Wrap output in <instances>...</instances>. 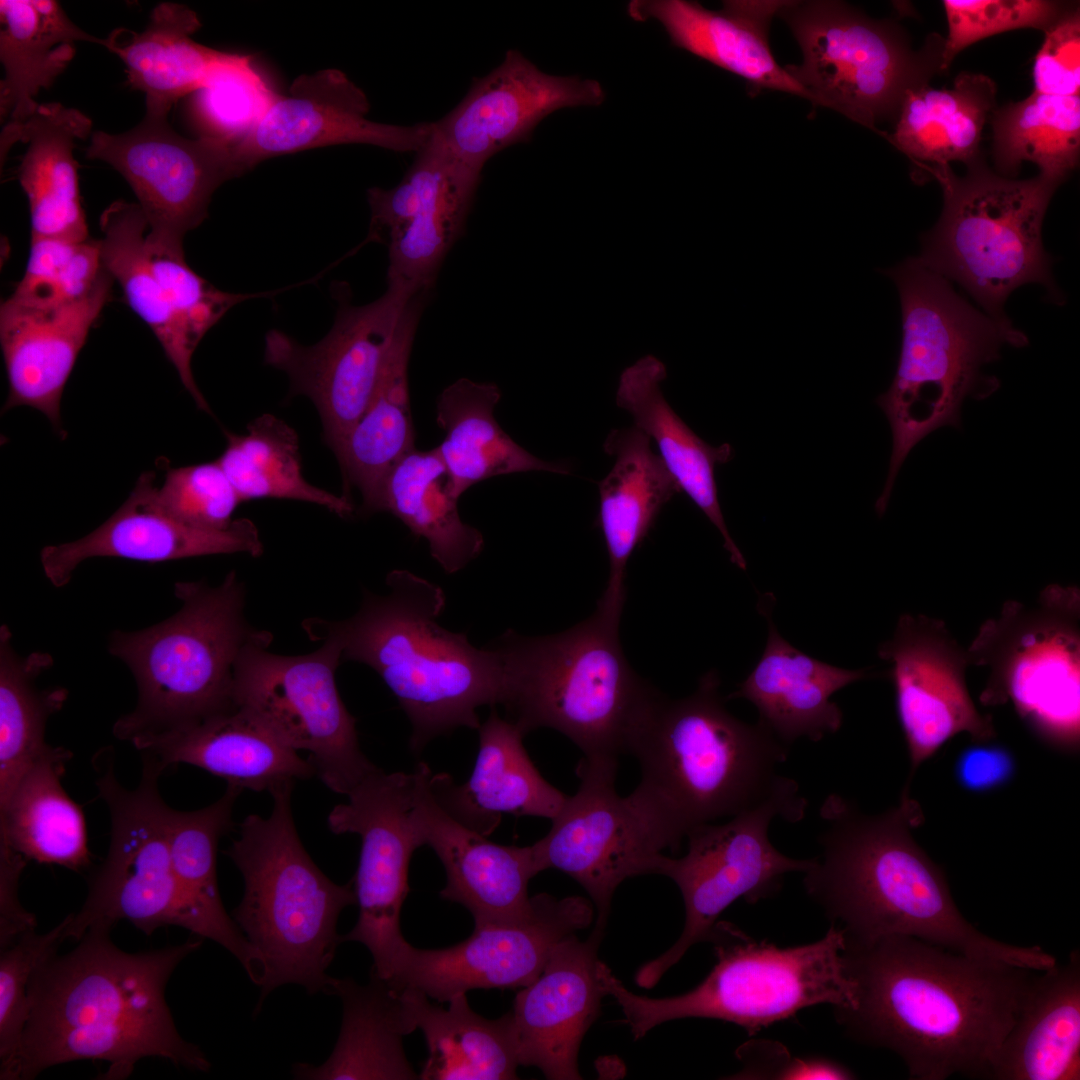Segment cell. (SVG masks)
<instances>
[{"label": "cell", "mask_w": 1080, "mask_h": 1080, "mask_svg": "<svg viewBox=\"0 0 1080 1080\" xmlns=\"http://www.w3.org/2000/svg\"><path fill=\"white\" fill-rule=\"evenodd\" d=\"M1080 953L1034 971L989 1079L1078 1080L1080 1077Z\"/></svg>", "instance_id": "cell-36"}, {"label": "cell", "mask_w": 1080, "mask_h": 1080, "mask_svg": "<svg viewBox=\"0 0 1080 1080\" xmlns=\"http://www.w3.org/2000/svg\"><path fill=\"white\" fill-rule=\"evenodd\" d=\"M1 120L24 123L37 109L35 96L50 87L75 55L74 43L105 46V39L76 26L51 0L0 1Z\"/></svg>", "instance_id": "cell-44"}, {"label": "cell", "mask_w": 1080, "mask_h": 1080, "mask_svg": "<svg viewBox=\"0 0 1080 1080\" xmlns=\"http://www.w3.org/2000/svg\"><path fill=\"white\" fill-rule=\"evenodd\" d=\"M1033 65L1034 91L1056 96H1079L1080 13L1078 5L1045 32Z\"/></svg>", "instance_id": "cell-59"}, {"label": "cell", "mask_w": 1080, "mask_h": 1080, "mask_svg": "<svg viewBox=\"0 0 1080 1080\" xmlns=\"http://www.w3.org/2000/svg\"><path fill=\"white\" fill-rule=\"evenodd\" d=\"M844 936V935H843ZM852 1039L891 1050L918 1080L988 1078L1036 970L973 958L910 936L844 937Z\"/></svg>", "instance_id": "cell-1"}, {"label": "cell", "mask_w": 1080, "mask_h": 1080, "mask_svg": "<svg viewBox=\"0 0 1080 1080\" xmlns=\"http://www.w3.org/2000/svg\"><path fill=\"white\" fill-rule=\"evenodd\" d=\"M665 377L666 368L659 359L652 355L639 359L622 372L616 404L628 412L635 427L654 440L681 492L718 529L731 562L745 570L746 561L725 523L715 480L716 466L732 459L733 448L727 443L709 445L688 427L662 394L660 383Z\"/></svg>", "instance_id": "cell-37"}, {"label": "cell", "mask_w": 1080, "mask_h": 1080, "mask_svg": "<svg viewBox=\"0 0 1080 1080\" xmlns=\"http://www.w3.org/2000/svg\"><path fill=\"white\" fill-rule=\"evenodd\" d=\"M402 991L429 1052L419 1079L518 1078L520 1064L512 1011L497 1019H486L471 1009L466 993L453 996L444 1009L431 1004L418 989Z\"/></svg>", "instance_id": "cell-45"}, {"label": "cell", "mask_w": 1080, "mask_h": 1080, "mask_svg": "<svg viewBox=\"0 0 1080 1080\" xmlns=\"http://www.w3.org/2000/svg\"><path fill=\"white\" fill-rule=\"evenodd\" d=\"M787 1L730 0L709 10L686 0H633L635 21L659 22L671 43L745 79L756 91L778 90L806 98L803 89L775 60L769 29Z\"/></svg>", "instance_id": "cell-30"}, {"label": "cell", "mask_w": 1080, "mask_h": 1080, "mask_svg": "<svg viewBox=\"0 0 1080 1080\" xmlns=\"http://www.w3.org/2000/svg\"><path fill=\"white\" fill-rule=\"evenodd\" d=\"M995 82L981 73L960 72L950 89L929 84L909 91L885 138L904 153L920 180L927 169L952 161L966 165L980 155L983 128L996 104Z\"/></svg>", "instance_id": "cell-39"}, {"label": "cell", "mask_w": 1080, "mask_h": 1080, "mask_svg": "<svg viewBox=\"0 0 1080 1080\" xmlns=\"http://www.w3.org/2000/svg\"><path fill=\"white\" fill-rule=\"evenodd\" d=\"M104 269L98 240L31 239L24 275L9 299L37 308L75 302L93 290Z\"/></svg>", "instance_id": "cell-52"}, {"label": "cell", "mask_w": 1080, "mask_h": 1080, "mask_svg": "<svg viewBox=\"0 0 1080 1080\" xmlns=\"http://www.w3.org/2000/svg\"><path fill=\"white\" fill-rule=\"evenodd\" d=\"M141 754V778L134 789L125 788L117 779L111 753L96 760L101 769L96 785L110 814V843L83 906L70 914L66 939L79 941L88 931L110 932L121 920L146 935L164 926L192 932L171 859L170 807L158 788L166 768L155 756Z\"/></svg>", "instance_id": "cell-13"}, {"label": "cell", "mask_w": 1080, "mask_h": 1080, "mask_svg": "<svg viewBox=\"0 0 1080 1080\" xmlns=\"http://www.w3.org/2000/svg\"><path fill=\"white\" fill-rule=\"evenodd\" d=\"M948 24L942 71L966 47L993 35L1032 28L1045 32L1076 4L1050 0H944Z\"/></svg>", "instance_id": "cell-56"}, {"label": "cell", "mask_w": 1080, "mask_h": 1080, "mask_svg": "<svg viewBox=\"0 0 1080 1080\" xmlns=\"http://www.w3.org/2000/svg\"><path fill=\"white\" fill-rule=\"evenodd\" d=\"M1038 610L1009 607L985 627L975 647L989 648L994 671L981 700H1010L1045 741L1066 750L1079 743V632L1060 592Z\"/></svg>", "instance_id": "cell-20"}, {"label": "cell", "mask_w": 1080, "mask_h": 1080, "mask_svg": "<svg viewBox=\"0 0 1080 1080\" xmlns=\"http://www.w3.org/2000/svg\"><path fill=\"white\" fill-rule=\"evenodd\" d=\"M603 450L614 458L599 483V515L609 559V577L597 608L621 617L627 562L647 537L663 506L681 492L651 439L634 425L614 429Z\"/></svg>", "instance_id": "cell-34"}, {"label": "cell", "mask_w": 1080, "mask_h": 1080, "mask_svg": "<svg viewBox=\"0 0 1080 1080\" xmlns=\"http://www.w3.org/2000/svg\"><path fill=\"white\" fill-rule=\"evenodd\" d=\"M479 747L473 772L463 784L447 773L428 778L439 806L463 826L488 837L503 814L552 820L567 795L540 774L527 753L525 734L494 707L478 729Z\"/></svg>", "instance_id": "cell-29"}, {"label": "cell", "mask_w": 1080, "mask_h": 1080, "mask_svg": "<svg viewBox=\"0 0 1080 1080\" xmlns=\"http://www.w3.org/2000/svg\"><path fill=\"white\" fill-rule=\"evenodd\" d=\"M604 930L555 945L541 974L517 993L512 1010L518 1059L550 1080L581 1079L578 1053L605 996L597 975Z\"/></svg>", "instance_id": "cell-26"}, {"label": "cell", "mask_w": 1080, "mask_h": 1080, "mask_svg": "<svg viewBox=\"0 0 1080 1080\" xmlns=\"http://www.w3.org/2000/svg\"><path fill=\"white\" fill-rule=\"evenodd\" d=\"M883 273L898 289L902 341L894 378L876 399L892 434L888 474L875 504L879 515L910 451L939 428L961 429L965 399L983 400L999 388L998 378L986 375L983 366L998 360L1005 345L1028 344L1008 318L974 308L918 257Z\"/></svg>", "instance_id": "cell-6"}, {"label": "cell", "mask_w": 1080, "mask_h": 1080, "mask_svg": "<svg viewBox=\"0 0 1080 1080\" xmlns=\"http://www.w3.org/2000/svg\"><path fill=\"white\" fill-rule=\"evenodd\" d=\"M452 156L436 139L433 130L401 182L393 188L367 191L371 218L365 243L387 242L389 236L410 222L444 177Z\"/></svg>", "instance_id": "cell-58"}, {"label": "cell", "mask_w": 1080, "mask_h": 1080, "mask_svg": "<svg viewBox=\"0 0 1080 1080\" xmlns=\"http://www.w3.org/2000/svg\"><path fill=\"white\" fill-rule=\"evenodd\" d=\"M27 861L11 848L0 847V950L37 926L35 915L21 905L18 897Z\"/></svg>", "instance_id": "cell-62"}, {"label": "cell", "mask_w": 1080, "mask_h": 1080, "mask_svg": "<svg viewBox=\"0 0 1080 1080\" xmlns=\"http://www.w3.org/2000/svg\"><path fill=\"white\" fill-rule=\"evenodd\" d=\"M105 268V267H104ZM113 277L104 269L84 298L53 307L6 299L0 308V343L9 393L4 411L28 406L64 434L61 398L89 332L110 300Z\"/></svg>", "instance_id": "cell-28"}, {"label": "cell", "mask_w": 1080, "mask_h": 1080, "mask_svg": "<svg viewBox=\"0 0 1080 1080\" xmlns=\"http://www.w3.org/2000/svg\"><path fill=\"white\" fill-rule=\"evenodd\" d=\"M166 112L146 111L124 133H92L89 159L104 161L128 182L147 223L149 238L183 245L207 217L215 190L244 172L236 142L213 135L190 139L169 124Z\"/></svg>", "instance_id": "cell-19"}, {"label": "cell", "mask_w": 1080, "mask_h": 1080, "mask_svg": "<svg viewBox=\"0 0 1080 1080\" xmlns=\"http://www.w3.org/2000/svg\"><path fill=\"white\" fill-rule=\"evenodd\" d=\"M480 175L452 157L420 211L387 239V281L430 289L443 258L463 229Z\"/></svg>", "instance_id": "cell-51"}, {"label": "cell", "mask_w": 1080, "mask_h": 1080, "mask_svg": "<svg viewBox=\"0 0 1080 1080\" xmlns=\"http://www.w3.org/2000/svg\"><path fill=\"white\" fill-rule=\"evenodd\" d=\"M227 445L217 462L243 501L264 498L314 503L340 517L353 506L347 496L316 487L305 479L296 431L272 414L247 425L243 435L226 432Z\"/></svg>", "instance_id": "cell-49"}, {"label": "cell", "mask_w": 1080, "mask_h": 1080, "mask_svg": "<svg viewBox=\"0 0 1080 1080\" xmlns=\"http://www.w3.org/2000/svg\"><path fill=\"white\" fill-rule=\"evenodd\" d=\"M386 584L385 595L364 592L352 617L309 618L303 628L312 640L335 638L342 662L365 664L381 677L411 723L414 753L456 728L478 730L477 709L502 701L499 653L493 646L475 647L466 634L438 623L446 606L440 586L398 569Z\"/></svg>", "instance_id": "cell-4"}, {"label": "cell", "mask_w": 1080, "mask_h": 1080, "mask_svg": "<svg viewBox=\"0 0 1080 1080\" xmlns=\"http://www.w3.org/2000/svg\"><path fill=\"white\" fill-rule=\"evenodd\" d=\"M778 15L801 48L802 63L785 69L806 99L881 135L877 124L895 120L906 94L942 72L936 33L913 50L898 24L840 1H787Z\"/></svg>", "instance_id": "cell-12"}, {"label": "cell", "mask_w": 1080, "mask_h": 1080, "mask_svg": "<svg viewBox=\"0 0 1080 1080\" xmlns=\"http://www.w3.org/2000/svg\"><path fill=\"white\" fill-rule=\"evenodd\" d=\"M232 553L252 557L263 553V543L253 521L234 519L228 528L221 530L183 522L162 508L157 499L155 475L145 472L128 499L100 527L78 540L46 546L40 560L45 576L60 588L90 558L165 562Z\"/></svg>", "instance_id": "cell-25"}, {"label": "cell", "mask_w": 1080, "mask_h": 1080, "mask_svg": "<svg viewBox=\"0 0 1080 1080\" xmlns=\"http://www.w3.org/2000/svg\"><path fill=\"white\" fill-rule=\"evenodd\" d=\"M617 764L583 758L577 792L567 796L548 833L531 845L541 871L560 870L586 890L601 930L617 887L631 877L657 874L664 850L679 848L634 791L625 797L617 793Z\"/></svg>", "instance_id": "cell-16"}, {"label": "cell", "mask_w": 1080, "mask_h": 1080, "mask_svg": "<svg viewBox=\"0 0 1080 1080\" xmlns=\"http://www.w3.org/2000/svg\"><path fill=\"white\" fill-rule=\"evenodd\" d=\"M413 817L423 845L441 861L446 884L442 899L464 906L475 926L517 922L532 911L529 881L541 872L532 846L494 843L454 820L434 799L429 766L420 762Z\"/></svg>", "instance_id": "cell-27"}, {"label": "cell", "mask_w": 1080, "mask_h": 1080, "mask_svg": "<svg viewBox=\"0 0 1080 1080\" xmlns=\"http://www.w3.org/2000/svg\"><path fill=\"white\" fill-rule=\"evenodd\" d=\"M995 172L1018 175L1024 161L1039 174L1065 181L1080 153V97L1032 92L1021 101L997 107L991 117Z\"/></svg>", "instance_id": "cell-48"}, {"label": "cell", "mask_w": 1080, "mask_h": 1080, "mask_svg": "<svg viewBox=\"0 0 1080 1080\" xmlns=\"http://www.w3.org/2000/svg\"><path fill=\"white\" fill-rule=\"evenodd\" d=\"M109 934L88 931L73 950L37 970L28 992L29 1018L1 1080H30L79 1060L107 1062L100 1077L106 1080L126 1079L147 1057L210 1069L200 1048L177 1031L165 998L173 971L202 941L129 953Z\"/></svg>", "instance_id": "cell-2"}, {"label": "cell", "mask_w": 1080, "mask_h": 1080, "mask_svg": "<svg viewBox=\"0 0 1080 1080\" xmlns=\"http://www.w3.org/2000/svg\"><path fill=\"white\" fill-rule=\"evenodd\" d=\"M91 128L85 114L58 102L39 104L24 123L4 127L2 159L17 141L27 144L18 179L29 203L31 239L82 242L90 238L73 149Z\"/></svg>", "instance_id": "cell-33"}, {"label": "cell", "mask_w": 1080, "mask_h": 1080, "mask_svg": "<svg viewBox=\"0 0 1080 1080\" xmlns=\"http://www.w3.org/2000/svg\"><path fill=\"white\" fill-rule=\"evenodd\" d=\"M328 994L343 1004L338 1041L322 1065L295 1064V1078L419 1079L403 1048V1038L417 1025L402 990L370 973L367 985L333 978Z\"/></svg>", "instance_id": "cell-38"}, {"label": "cell", "mask_w": 1080, "mask_h": 1080, "mask_svg": "<svg viewBox=\"0 0 1080 1080\" xmlns=\"http://www.w3.org/2000/svg\"><path fill=\"white\" fill-rule=\"evenodd\" d=\"M428 292L419 291L406 305L373 397L334 452L345 488L355 486L362 496L363 515L380 512L388 474L415 449L408 363Z\"/></svg>", "instance_id": "cell-35"}, {"label": "cell", "mask_w": 1080, "mask_h": 1080, "mask_svg": "<svg viewBox=\"0 0 1080 1080\" xmlns=\"http://www.w3.org/2000/svg\"><path fill=\"white\" fill-rule=\"evenodd\" d=\"M807 800L797 782L790 778L774 794L723 823H708L691 830L684 856L664 855L659 875L670 878L679 888L686 911L682 934L666 952L644 964L636 973V983L653 987L694 944L707 941L718 916L742 897L754 904L776 895L784 876L806 872L812 859H794L771 843L768 830L773 819L801 821Z\"/></svg>", "instance_id": "cell-14"}, {"label": "cell", "mask_w": 1080, "mask_h": 1080, "mask_svg": "<svg viewBox=\"0 0 1080 1080\" xmlns=\"http://www.w3.org/2000/svg\"><path fill=\"white\" fill-rule=\"evenodd\" d=\"M532 911L517 922L475 926L470 937L442 949L411 944L388 981L415 988L440 1003L473 989L522 988L542 972L556 944L593 920L591 902L581 896L531 897Z\"/></svg>", "instance_id": "cell-21"}, {"label": "cell", "mask_w": 1080, "mask_h": 1080, "mask_svg": "<svg viewBox=\"0 0 1080 1080\" xmlns=\"http://www.w3.org/2000/svg\"><path fill=\"white\" fill-rule=\"evenodd\" d=\"M273 637L254 641L241 652L234 669L233 701L297 752L309 753L320 780L347 796L377 772L360 748L356 719L336 685L342 650L331 636L303 655L268 650Z\"/></svg>", "instance_id": "cell-15"}, {"label": "cell", "mask_w": 1080, "mask_h": 1080, "mask_svg": "<svg viewBox=\"0 0 1080 1080\" xmlns=\"http://www.w3.org/2000/svg\"><path fill=\"white\" fill-rule=\"evenodd\" d=\"M146 248L152 270L169 305L195 348L232 307L247 299L264 296L218 289L187 264L183 245L162 243L149 238L146 233Z\"/></svg>", "instance_id": "cell-53"}, {"label": "cell", "mask_w": 1080, "mask_h": 1080, "mask_svg": "<svg viewBox=\"0 0 1080 1080\" xmlns=\"http://www.w3.org/2000/svg\"><path fill=\"white\" fill-rule=\"evenodd\" d=\"M72 753L48 745L0 808V847L25 859L80 871L91 864L82 808L62 784Z\"/></svg>", "instance_id": "cell-41"}, {"label": "cell", "mask_w": 1080, "mask_h": 1080, "mask_svg": "<svg viewBox=\"0 0 1080 1080\" xmlns=\"http://www.w3.org/2000/svg\"><path fill=\"white\" fill-rule=\"evenodd\" d=\"M719 685L710 671L687 697L657 691L629 741L641 770L634 792L678 846L694 828L758 805L790 779L777 771L789 746L759 721L730 714Z\"/></svg>", "instance_id": "cell-5"}, {"label": "cell", "mask_w": 1080, "mask_h": 1080, "mask_svg": "<svg viewBox=\"0 0 1080 1080\" xmlns=\"http://www.w3.org/2000/svg\"><path fill=\"white\" fill-rule=\"evenodd\" d=\"M133 746L155 756L165 768L179 763L193 765L242 790L271 792L316 774L309 760L237 707Z\"/></svg>", "instance_id": "cell-32"}, {"label": "cell", "mask_w": 1080, "mask_h": 1080, "mask_svg": "<svg viewBox=\"0 0 1080 1080\" xmlns=\"http://www.w3.org/2000/svg\"><path fill=\"white\" fill-rule=\"evenodd\" d=\"M605 97L597 80L547 74L510 49L488 74L473 78L466 95L447 115L433 122V134L455 160L481 172L498 152L529 141L549 114L599 106Z\"/></svg>", "instance_id": "cell-22"}, {"label": "cell", "mask_w": 1080, "mask_h": 1080, "mask_svg": "<svg viewBox=\"0 0 1080 1080\" xmlns=\"http://www.w3.org/2000/svg\"><path fill=\"white\" fill-rule=\"evenodd\" d=\"M98 239L105 269L121 287L130 308L151 329L197 407L211 413L192 372L196 348L177 321L158 282L146 248L148 223L138 203L112 202L100 216Z\"/></svg>", "instance_id": "cell-46"}, {"label": "cell", "mask_w": 1080, "mask_h": 1080, "mask_svg": "<svg viewBox=\"0 0 1080 1080\" xmlns=\"http://www.w3.org/2000/svg\"><path fill=\"white\" fill-rule=\"evenodd\" d=\"M201 27L189 7L165 2L157 5L147 27L129 32L124 41L115 30L105 47L125 64L129 84L146 95V111L169 112L180 97L200 90L233 53L195 42Z\"/></svg>", "instance_id": "cell-43"}, {"label": "cell", "mask_w": 1080, "mask_h": 1080, "mask_svg": "<svg viewBox=\"0 0 1080 1080\" xmlns=\"http://www.w3.org/2000/svg\"><path fill=\"white\" fill-rule=\"evenodd\" d=\"M457 501L436 447L414 449L388 474L380 512L393 514L415 536L425 538L432 558L445 573L453 574L484 548L482 533L460 518Z\"/></svg>", "instance_id": "cell-47"}, {"label": "cell", "mask_w": 1080, "mask_h": 1080, "mask_svg": "<svg viewBox=\"0 0 1080 1080\" xmlns=\"http://www.w3.org/2000/svg\"><path fill=\"white\" fill-rule=\"evenodd\" d=\"M70 914L46 933L29 931L0 954V1077L14 1062L30 1014L29 987L37 970L66 940Z\"/></svg>", "instance_id": "cell-54"}, {"label": "cell", "mask_w": 1080, "mask_h": 1080, "mask_svg": "<svg viewBox=\"0 0 1080 1080\" xmlns=\"http://www.w3.org/2000/svg\"><path fill=\"white\" fill-rule=\"evenodd\" d=\"M707 941L716 953L715 966L700 985L674 997L637 995L599 961L601 988L621 1007L635 1040L664 1022L692 1017L732 1022L752 1036L806 1007L852 1002L853 983L841 955L844 936L834 925L816 942L782 948L720 921Z\"/></svg>", "instance_id": "cell-10"}, {"label": "cell", "mask_w": 1080, "mask_h": 1080, "mask_svg": "<svg viewBox=\"0 0 1080 1080\" xmlns=\"http://www.w3.org/2000/svg\"><path fill=\"white\" fill-rule=\"evenodd\" d=\"M241 788L227 785L214 803L198 810L170 808L169 845L174 873L193 923L192 933L215 941L242 964L256 984L258 956L222 903L216 859L220 838L232 828Z\"/></svg>", "instance_id": "cell-42"}, {"label": "cell", "mask_w": 1080, "mask_h": 1080, "mask_svg": "<svg viewBox=\"0 0 1080 1080\" xmlns=\"http://www.w3.org/2000/svg\"><path fill=\"white\" fill-rule=\"evenodd\" d=\"M53 665L45 652L20 656L6 625L0 629V808L49 744L45 741L50 716L68 697L64 688L40 689L37 678Z\"/></svg>", "instance_id": "cell-50"}, {"label": "cell", "mask_w": 1080, "mask_h": 1080, "mask_svg": "<svg viewBox=\"0 0 1080 1080\" xmlns=\"http://www.w3.org/2000/svg\"><path fill=\"white\" fill-rule=\"evenodd\" d=\"M157 499L177 519L214 530L228 528L242 502L217 460L167 469Z\"/></svg>", "instance_id": "cell-57"}, {"label": "cell", "mask_w": 1080, "mask_h": 1080, "mask_svg": "<svg viewBox=\"0 0 1080 1080\" xmlns=\"http://www.w3.org/2000/svg\"><path fill=\"white\" fill-rule=\"evenodd\" d=\"M744 1067L736 1078L747 1079H854L846 1067L822 1058L792 1057L780 1043L752 1040L737 1050Z\"/></svg>", "instance_id": "cell-60"}, {"label": "cell", "mask_w": 1080, "mask_h": 1080, "mask_svg": "<svg viewBox=\"0 0 1080 1080\" xmlns=\"http://www.w3.org/2000/svg\"><path fill=\"white\" fill-rule=\"evenodd\" d=\"M500 398L496 384L467 378L456 380L438 397L436 421L445 437L436 449L456 498L474 484L499 475L530 471L570 474L567 463L542 460L506 434L494 417Z\"/></svg>", "instance_id": "cell-40"}, {"label": "cell", "mask_w": 1080, "mask_h": 1080, "mask_svg": "<svg viewBox=\"0 0 1080 1080\" xmlns=\"http://www.w3.org/2000/svg\"><path fill=\"white\" fill-rule=\"evenodd\" d=\"M1016 770V761L1009 749L988 742L965 748L955 763L958 784L973 793H986L1006 785Z\"/></svg>", "instance_id": "cell-61"}, {"label": "cell", "mask_w": 1080, "mask_h": 1080, "mask_svg": "<svg viewBox=\"0 0 1080 1080\" xmlns=\"http://www.w3.org/2000/svg\"><path fill=\"white\" fill-rule=\"evenodd\" d=\"M174 594L181 607L169 618L110 636L109 652L129 667L138 688L136 707L113 726L115 737L132 745L236 708L242 650L272 637L248 622L245 585L235 571L216 586L177 582Z\"/></svg>", "instance_id": "cell-9"}, {"label": "cell", "mask_w": 1080, "mask_h": 1080, "mask_svg": "<svg viewBox=\"0 0 1080 1080\" xmlns=\"http://www.w3.org/2000/svg\"><path fill=\"white\" fill-rule=\"evenodd\" d=\"M198 92V107L209 135L240 142L263 118L278 93L257 72L252 58L233 53Z\"/></svg>", "instance_id": "cell-55"}, {"label": "cell", "mask_w": 1080, "mask_h": 1080, "mask_svg": "<svg viewBox=\"0 0 1080 1080\" xmlns=\"http://www.w3.org/2000/svg\"><path fill=\"white\" fill-rule=\"evenodd\" d=\"M418 775L386 773L366 778L336 805L327 823L334 834L361 837L359 864L354 878L359 907L355 926L342 942L363 944L371 953V973L389 980L408 942L402 935L400 915L410 888L408 869L413 852L423 846L413 817Z\"/></svg>", "instance_id": "cell-17"}, {"label": "cell", "mask_w": 1080, "mask_h": 1080, "mask_svg": "<svg viewBox=\"0 0 1080 1080\" xmlns=\"http://www.w3.org/2000/svg\"><path fill=\"white\" fill-rule=\"evenodd\" d=\"M771 594L763 595L758 610L768 621L764 652L749 676L727 699L753 703L762 723L789 746L799 738L819 741L837 732L843 713L831 697L868 677L866 670H848L812 658L793 647L777 631L771 617Z\"/></svg>", "instance_id": "cell-31"}, {"label": "cell", "mask_w": 1080, "mask_h": 1080, "mask_svg": "<svg viewBox=\"0 0 1080 1080\" xmlns=\"http://www.w3.org/2000/svg\"><path fill=\"white\" fill-rule=\"evenodd\" d=\"M364 91L342 71L323 69L299 76L275 100L252 132L236 144L244 173L261 161L323 146L359 143L396 152H418L432 123L395 125L368 118Z\"/></svg>", "instance_id": "cell-24"}, {"label": "cell", "mask_w": 1080, "mask_h": 1080, "mask_svg": "<svg viewBox=\"0 0 1080 1080\" xmlns=\"http://www.w3.org/2000/svg\"><path fill=\"white\" fill-rule=\"evenodd\" d=\"M819 854L803 885L844 937H914L989 962L1041 971L1056 959L1039 946L991 938L959 912L946 877L912 837L923 813L902 793L897 806L862 813L832 793L820 811Z\"/></svg>", "instance_id": "cell-3"}, {"label": "cell", "mask_w": 1080, "mask_h": 1080, "mask_svg": "<svg viewBox=\"0 0 1080 1080\" xmlns=\"http://www.w3.org/2000/svg\"><path fill=\"white\" fill-rule=\"evenodd\" d=\"M419 291L388 281L386 292L368 304L355 306L340 299L332 328L313 345L300 344L277 329L266 334L265 363L287 374L291 395L313 402L333 452L370 403L399 319Z\"/></svg>", "instance_id": "cell-18"}, {"label": "cell", "mask_w": 1080, "mask_h": 1080, "mask_svg": "<svg viewBox=\"0 0 1080 1080\" xmlns=\"http://www.w3.org/2000/svg\"><path fill=\"white\" fill-rule=\"evenodd\" d=\"M293 785L272 790L271 814L248 815L225 851L244 880L232 918L258 956L262 999L289 983L328 994L327 969L342 943L337 921L356 904L352 883L331 881L306 852L293 819Z\"/></svg>", "instance_id": "cell-8"}, {"label": "cell", "mask_w": 1080, "mask_h": 1080, "mask_svg": "<svg viewBox=\"0 0 1080 1080\" xmlns=\"http://www.w3.org/2000/svg\"><path fill=\"white\" fill-rule=\"evenodd\" d=\"M620 617L597 608L557 634L526 637L507 630L493 646L503 668L508 720L526 735L554 729L591 760L627 753L636 724L657 690L630 666L619 640Z\"/></svg>", "instance_id": "cell-7"}, {"label": "cell", "mask_w": 1080, "mask_h": 1080, "mask_svg": "<svg viewBox=\"0 0 1080 1080\" xmlns=\"http://www.w3.org/2000/svg\"><path fill=\"white\" fill-rule=\"evenodd\" d=\"M940 184L943 208L936 225L922 237L919 260L948 281L958 283L996 319H1005L1008 296L1028 283L1043 285L1061 301L1042 242L1049 202L1061 185L1038 174L1018 180L999 175L981 155L964 176L950 165L927 169Z\"/></svg>", "instance_id": "cell-11"}, {"label": "cell", "mask_w": 1080, "mask_h": 1080, "mask_svg": "<svg viewBox=\"0 0 1080 1080\" xmlns=\"http://www.w3.org/2000/svg\"><path fill=\"white\" fill-rule=\"evenodd\" d=\"M879 656L893 666L897 715L910 758L909 782L918 767L955 735L967 732L975 743L995 736L991 720L980 715L968 693L964 678L968 656L942 624L902 616L892 639L880 646Z\"/></svg>", "instance_id": "cell-23"}]
</instances>
